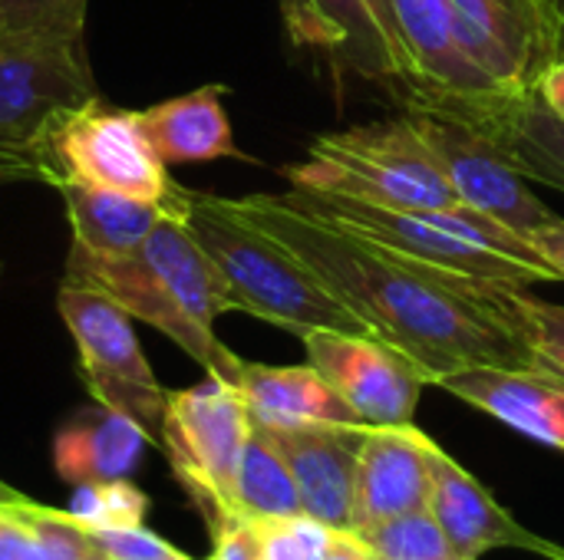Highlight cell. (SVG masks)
<instances>
[{
	"mask_svg": "<svg viewBox=\"0 0 564 560\" xmlns=\"http://www.w3.org/2000/svg\"><path fill=\"white\" fill-rule=\"evenodd\" d=\"M228 205L301 257L373 337L406 353L430 386L476 366L535 373L529 350L479 300L476 284L486 281H459L413 264L314 215L291 191L228 198Z\"/></svg>",
	"mask_w": 564,
	"mask_h": 560,
	"instance_id": "1",
	"label": "cell"
},
{
	"mask_svg": "<svg viewBox=\"0 0 564 560\" xmlns=\"http://www.w3.org/2000/svg\"><path fill=\"white\" fill-rule=\"evenodd\" d=\"M294 201L314 215L367 238L413 264L486 284H555L558 274L516 231L473 208H393L344 195H317L288 188Z\"/></svg>",
	"mask_w": 564,
	"mask_h": 560,
	"instance_id": "2",
	"label": "cell"
},
{
	"mask_svg": "<svg viewBox=\"0 0 564 560\" xmlns=\"http://www.w3.org/2000/svg\"><path fill=\"white\" fill-rule=\"evenodd\" d=\"M182 218L221 271L238 314H251L294 337L311 330L370 333V327L340 304L301 257L235 215L225 195L188 188Z\"/></svg>",
	"mask_w": 564,
	"mask_h": 560,
	"instance_id": "3",
	"label": "cell"
},
{
	"mask_svg": "<svg viewBox=\"0 0 564 560\" xmlns=\"http://www.w3.org/2000/svg\"><path fill=\"white\" fill-rule=\"evenodd\" d=\"M291 188L393 208H466L416 135L410 116L321 132L307 158L284 165Z\"/></svg>",
	"mask_w": 564,
	"mask_h": 560,
	"instance_id": "4",
	"label": "cell"
},
{
	"mask_svg": "<svg viewBox=\"0 0 564 560\" xmlns=\"http://www.w3.org/2000/svg\"><path fill=\"white\" fill-rule=\"evenodd\" d=\"M43 165V185L56 188L63 182H79L89 188H106L139 201L162 205L175 215L185 208L188 188L169 175L159 158L139 109H119L102 96L79 109H69L43 139L36 152Z\"/></svg>",
	"mask_w": 564,
	"mask_h": 560,
	"instance_id": "5",
	"label": "cell"
},
{
	"mask_svg": "<svg viewBox=\"0 0 564 560\" xmlns=\"http://www.w3.org/2000/svg\"><path fill=\"white\" fill-rule=\"evenodd\" d=\"M248 439L251 413L231 383L205 376L198 386L165 396L159 449L212 538L245 521L238 512V469Z\"/></svg>",
	"mask_w": 564,
	"mask_h": 560,
	"instance_id": "6",
	"label": "cell"
},
{
	"mask_svg": "<svg viewBox=\"0 0 564 560\" xmlns=\"http://www.w3.org/2000/svg\"><path fill=\"white\" fill-rule=\"evenodd\" d=\"M56 310L73 337L76 370L89 396L99 406L129 416L145 429L149 442L159 446L169 389L155 380L139 347L132 317L109 297L69 281L56 290Z\"/></svg>",
	"mask_w": 564,
	"mask_h": 560,
	"instance_id": "7",
	"label": "cell"
},
{
	"mask_svg": "<svg viewBox=\"0 0 564 560\" xmlns=\"http://www.w3.org/2000/svg\"><path fill=\"white\" fill-rule=\"evenodd\" d=\"M96 96L83 40L0 33V145L36 155L46 132Z\"/></svg>",
	"mask_w": 564,
	"mask_h": 560,
	"instance_id": "8",
	"label": "cell"
},
{
	"mask_svg": "<svg viewBox=\"0 0 564 560\" xmlns=\"http://www.w3.org/2000/svg\"><path fill=\"white\" fill-rule=\"evenodd\" d=\"M288 40L330 63L334 73L416 96V76L390 0H278Z\"/></svg>",
	"mask_w": 564,
	"mask_h": 560,
	"instance_id": "9",
	"label": "cell"
},
{
	"mask_svg": "<svg viewBox=\"0 0 564 560\" xmlns=\"http://www.w3.org/2000/svg\"><path fill=\"white\" fill-rule=\"evenodd\" d=\"M406 116L466 208L522 238L555 218V211L529 188L532 182L509 162L502 145L479 125L453 112L420 106H406Z\"/></svg>",
	"mask_w": 564,
	"mask_h": 560,
	"instance_id": "10",
	"label": "cell"
},
{
	"mask_svg": "<svg viewBox=\"0 0 564 560\" xmlns=\"http://www.w3.org/2000/svg\"><path fill=\"white\" fill-rule=\"evenodd\" d=\"M63 281L89 287L102 297H109L116 307H122L132 320H142L165 333L182 353H188L208 376H218L235 386L241 356L231 353L215 330L195 323L178 300L165 290L159 274L149 267L142 251L132 254H89L76 244H69Z\"/></svg>",
	"mask_w": 564,
	"mask_h": 560,
	"instance_id": "11",
	"label": "cell"
},
{
	"mask_svg": "<svg viewBox=\"0 0 564 560\" xmlns=\"http://www.w3.org/2000/svg\"><path fill=\"white\" fill-rule=\"evenodd\" d=\"M307 363L337 389L364 426H410L430 380L423 370L370 333L311 330L301 337Z\"/></svg>",
	"mask_w": 564,
	"mask_h": 560,
	"instance_id": "12",
	"label": "cell"
},
{
	"mask_svg": "<svg viewBox=\"0 0 564 560\" xmlns=\"http://www.w3.org/2000/svg\"><path fill=\"white\" fill-rule=\"evenodd\" d=\"M449 7L463 46L506 96L535 92L539 76L562 56L555 0H449Z\"/></svg>",
	"mask_w": 564,
	"mask_h": 560,
	"instance_id": "13",
	"label": "cell"
},
{
	"mask_svg": "<svg viewBox=\"0 0 564 560\" xmlns=\"http://www.w3.org/2000/svg\"><path fill=\"white\" fill-rule=\"evenodd\" d=\"M390 7L416 76V96L403 106L466 112L506 96L463 46L449 0H390Z\"/></svg>",
	"mask_w": 564,
	"mask_h": 560,
	"instance_id": "14",
	"label": "cell"
},
{
	"mask_svg": "<svg viewBox=\"0 0 564 560\" xmlns=\"http://www.w3.org/2000/svg\"><path fill=\"white\" fill-rule=\"evenodd\" d=\"M430 508H433L436 521L443 525L459 560H479L482 554L499 551V548L564 560V545H555V541L529 531L436 439L430 446Z\"/></svg>",
	"mask_w": 564,
	"mask_h": 560,
	"instance_id": "15",
	"label": "cell"
},
{
	"mask_svg": "<svg viewBox=\"0 0 564 560\" xmlns=\"http://www.w3.org/2000/svg\"><path fill=\"white\" fill-rule=\"evenodd\" d=\"M261 429L284 455L304 515L334 531H354L357 452L367 426H304V429L261 426Z\"/></svg>",
	"mask_w": 564,
	"mask_h": 560,
	"instance_id": "16",
	"label": "cell"
},
{
	"mask_svg": "<svg viewBox=\"0 0 564 560\" xmlns=\"http://www.w3.org/2000/svg\"><path fill=\"white\" fill-rule=\"evenodd\" d=\"M433 439L410 426H367L357 452L354 531L430 505Z\"/></svg>",
	"mask_w": 564,
	"mask_h": 560,
	"instance_id": "17",
	"label": "cell"
},
{
	"mask_svg": "<svg viewBox=\"0 0 564 560\" xmlns=\"http://www.w3.org/2000/svg\"><path fill=\"white\" fill-rule=\"evenodd\" d=\"M440 389L499 419L512 432L564 452V383L558 380L529 370L476 366L446 376Z\"/></svg>",
	"mask_w": 564,
	"mask_h": 560,
	"instance_id": "18",
	"label": "cell"
},
{
	"mask_svg": "<svg viewBox=\"0 0 564 560\" xmlns=\"http://www.w3.org/2000/svg\"><path fill=\"white\" fill-rule=\"evenodd\" d=\"M235 389L241 393L251 422L268 429L304 426H364L337 389L311 366H268L241 360Z\"/></svg>",
	"mask_w": 564,
	"mask_h": 560,
	"instance_id": "19",
	"label": "cell"
},
{
	"mask_svg": "<svg viewBox=\"0 0 564 560\" xmlns=\"http://www.w3.org/2000/svg\"><path fill=\"white\" fill-rule=\"evenodd\" d=\"M225 96L228 86L205 83L185 96H172L139 109L142 125L165 165H205L218 158L254 162L235 142Z\"/></svg>",
	"mask_w": 564,
	"mask_h": 560,
	"instance_id": "20",
	"label": "cell"
},
{
	"mask_svg": "<svg viewBox=\"0 0 564 560\" xmlns=\"http://www.w3.org/2000/svg\"><path fill=\"white\" fill-rule=\"evenodd\" d=\"M149 436L129 416L109 406H89L73 413L53 436V469L69 485L116 482L129 479L142 455Z\"/></svg>",
	"mask_w": 564,
	"mask_h": 560,
	"instance_id": "21",
	"label": "cell"
},
{
	"mask_svg": "<svg viewBox=\"0 0 564 560\" xmlns=\"http://www.w3.org/2000/svg\"><path fill=\"white\" fill-rule=\"evenodd\" d=\"M492 135L509 162L539 185L564 191V122L555 119L535 92L492 96L466 112H453Z\"/></svg>",
	"mask_w": 564,
	"mask_h": 560,
	"instance_id": "22",
	"label": "cell"
},
{
	"mask_svg": "<svg viewBox=\"0 0 564 560\" xmlns=\"http://www.w3.org/2000/svg\"><path fill=\"white\" fill-rule=\"evenodd\" d=\"M139 251L149 261V267L159 274V281L165 284V290L178 300V307L195 323L215 330V320L235 310V300L221 271L215 267L208 251L195 241L182 215L169 211L152 228V234L145 238Z\"/></svg>",
	"mask_w": 564,
	"mask_h": 560,
	"instance_id": "23",
	"label": "cell"
},
{
	"mask_svg": "<svg viewBox=\"0 0 564 560\" xmlns=\"http://www.w3.org/2000/svg\"><path fill=\"white\" fill-rule=\"evenodd\" d=\"M56 191L73 228V244L89 254H132L169 215V208L162 205L106 188H89L79 182H63L56 185Z\"/></svg>",
	"mask_w": 564,
	"mask_h": 560,
	"instance_id": "24",
	"label": "cell"
},
{
	"mask_svg": "<svg viewBox=\"0 0 564 560\" xmlns=\"http://www.w3.org/2000/svg\"><path fill=\"white\" fill-rule=\"evenodd\" d=\"M476 294L529 350L535 373L564 383V304L542 300L519 284H476Z\"/></svg>",
	"mask_w": 564,
	"mask_h": 560,
	"instance_id": "25",
	"label": "cell"
},
{
	"mask_svg": "<svg viewBox=\"0 0 564 560\" xmlns=\"http://www.w3.org/2000/svg\"><path fill=\"white\" fill-rule=\"evenodd\" d=\"M238 512L245 521L304 515L294 475L278 446L271 442V436L258 422H251V439L245 446L238 469Z\"/></svg>",
	"mask_w": 564,
	"mask_h": 560,
	"instance_id": "26",
	"label": "cell"
},
{
	"mask_svg": "<svg viewBox=\"0 0 564 560\" xmlns=\"http://www.w3.org/2000/svg\"><path fill=\"white\" fill-rule=\"evenodd\" d=\"M354 535L380 560H459L430 505L357 528Z\"/></svg>",
	"mask_w": 564,
	"mask_h": 560,
	"instance_id": "27",
	"label": "cell"
},
{
	"mask_svg": "<svg viewBox=\"0 0 564 560\" xmlns=\"http://www.w3.org/2000/svg\"><path fill=\"white\" fill-rule=\"evenodd\" d=\"M258 538V560H324L330 554L337 531L307 518H261L251 521Z\"/></svg>",
	"mask_w": 564,
	"mask_h": 560,
	"instance_id": "28",
	"label": "cell"
},
{
	"mask_svg": "<svg viewBox=\"0 0 564 560\" xmlns=\"http://www.w3.org/2000/svg\"><path fill=\"white\" fill-rule=\"evenodd\" d=\"M89 0H0V33L83 40Z\"/></svg>",
	"mask_w": 564,
	"mask_h": 560,
	"instance_id": "29",
	"label": "cell"
},
{
	"mask_svg": "<svg viewBox=\"0 0 564 560\" xmlns=\"http://www.w3.org/2000/svg\"><path fill=\"white\" fill-rule=\"evenodd\" d=\"M96 548L102 551L106 560H192L188 554L175 551L169 541H162L159 535L139 528H102V531H89Z\"/></svg>",
	"mask_w": 564,
	"mask_h": 560,
	"instance_id": "30",
	"label": "cell"
},
{
	"mask_svg": "<svg viewBox=\"0 0 564 560\" xmlns=\"http://www.w3.org/2000/svg\"><path fill=\"white\" fill-rule=\"evenodd\" d=\"M99 495H102V528H139L142 525V518L149 512V498L129 479L99 482Z\"/></svg>",
	"mask_w": 564,
	"mask_h": 560,
	"instance_id": "31",
	"label": "cell"
},
{
	"mask_svg": "<svg viewBox=\"0 0 564 560\" xmlns=\"http://www.w3.org/2000/svg\"><path fill=\"white\" fill-rule=\"evenodd\" d=\"M20 498L0 502V560H43L33 528L17 508Z\"/></svg>",
	"mask_w": 564,
	"mask_h": 560,
	"instance_id": "32",
	"label": "cell"
},
{
	"mask_svg": "<svg viewBox=\"0 0 564 560\" xmlns=\"http://www.w3.org/2000/svg\"><path fill=\"white\" fill-rule=\"evenodd\" d=\"M212 560H258V538H254L251 521H238L218 531Z\"/></svg>",
	"mask_w": 564,
	"mask_h": 560,
	"instance_id": "33",
	"label": "cell"
},
{
	"mask_svg": "<svg viewBox=\"0 0 564 560\" xmlns=\"http://www.w3.org/2000/svg\"><path fill=\"white\" fill-rule=\"evenodd\" d=\"M525 241L542 254V261L558 274V281H564V218L555 215L552 221H545L535 231H529Z\"/></svg>",
	"mask_w": 564,
	"mask_h": 560,
	"instance_id": "34",
	"label": "cell"
},
{
	"mask_svg": "<svg viewBox=\"0 0 564 560\" xmlns=\"http://www.w3.org/2000/svg\"><path fill=\"white\" fill-rule=\"evenodd\" d=\"M20 182H43V165L36 155L23 149H7L0 145V188L20 185Z\"/></svg>",
	"mask_w": 564,
	"mask_h": 560,
	"instance_id": "35",
	"label": "cell"
},
{
	"mask_svg": "<svg viewBox=\"0 0 564 560\" xmlns=\"http://www.w3.org/2000/svg\"><path fill=\"white\" fill-rule=\"evenodd\" d=\"M535 96H539V102L555 116V119H562L564 122V53L539 76V83H535Z\"/></svg>",
	"mask_w": 564,
	"mask_h": 560,
	"instance_id": "36",
	"label": "cell"
},
{
	"mask_svg": "<svg viewBox=\"0 0 564 560\" xmlns=\"http://www.w3.org/2000/svg\"><path fill=\"white\" fill-rule=\"evenodd\" d=\"M324 560H373V554L364 548V541L354 531H337V541Z\"/></svg>",
	"mask_w": 564,
	"mask_h": 560,
	"instance_id": "37",
	"label": "cell"
},
{
	"mask_svg": "<svg viewBox=\"0 0 564 560\" xmlns=\"http://www.w3.org/2000/svg\"><path fill=\"white\" fill-rule=\"evenodd\" d=\"M13 498H20V492H17V488H10L7 482H0V502H13Z\"/></svg>",
	"mask_w": 564,
	"mask_h": 560,
	"instance_id": "38",
	"label": "cell"
},
{
	"mask_svg": "<svg viewBox=\"0 0 564 560\" xmlns=\"http://www.w3.org/2000/svg\"><path fill=\"white\" fill-rule=\"evenodd\" d=\"M555 10H558V20H562V53H564V0H555Z\"/></svg>",
	"mask_w": 564,
	"mask_h": 560,
	"instance_id": "39",
	"label": "cell"
},
{
	"mask_svg": "<svg viewBox=\"0 0 564 560\" xmlns=\"http://www.w3.org/2000/svg\"><path fill=\"white\" fill-rule=\"evenodd\" d=\"M373 560H380V558H373Z\"/></svg>",
	"mask_w": 564,
	"mask_h": 560,
	"instance_id": "40",
	"label": "cell"
}]
</instances>
